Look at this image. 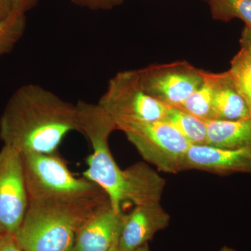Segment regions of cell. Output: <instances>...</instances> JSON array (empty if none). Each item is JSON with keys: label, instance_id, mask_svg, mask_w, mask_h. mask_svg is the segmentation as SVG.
I'll return each instance as SVG.
<instances>
[{"label": "cell", "instance_id": "obj_8", "mask_svg": "<svg viewBox=\"0 0 251 251\" xmlns=\"http://www.w3.org/2000/svg\"><path fill=\"white\" fill-rule=\"evenodd\" d=\"M28 205L22 155L4 145L0 151V234L17 232Z\"/></svg>", "mask_w": 251, "mask_h": 251}, {"label": "cell", "instance_id": "obj_21", "mask_svg": "<svg viewBox=\"0 0 251 251\" xmlns=\"http://www.w3.org/2000/svg\"><path fill=\"white\" fill-rule=\"evenodd\" d=\"M0 251H23L15 241L14 236L0 234Z\"/></svg>", "mask_w": 251, "mask_h": 251}, {"label": "cell", "instance_id": "obj_11", "mask_svg": "<svg viewBox=\"0 0 251 251\" xmlns=\"http://www.w3.org/2000/svg\"><path fill=\"white\" fill-rule=\"evenodd\" d=\"M126 215L110 201L96 211L77 232L75 245L81 251H108L119 240Z\"/></svg>", "mask_w": 251, "mask_h": 251}, {"label": "cell", "instance_id": "obj_2", "mask_svg": "<svg viewBox=\"0 0 251 251\" xmlns=\"http://www.w3.org/2000/svg\"><path fill=\"white\" fill-rule=\"evenodd\" d=\"M109 201L106 194L84 199L29 201L15 241L23 251H70L81 227Z\"/></svg>", "mask_w": 251, "mask_h": 251}, {"label": "cell", "instance_id": "obj_20", "mask_svg": "<svg viewBox=\"0 0 251 251\" xmlns=\"http://www.w3.org/2000/svg\"><path fill=\"white\" fill-rule=\"evenodd\" d=\"M40 0H11L13 12L25 14L38 4Z\"/></svg>", "mask_w": 251, "mask_h": 251}, {"label": "cell", "instance_id": "obj_10", "mask_svg": "<svg viewBox=\"0 0 251 251\" xmlns=\"http://www.w3.org/2000/svg\"><path fill=\"white\" fill-rule=\"evenodd\" d=\"M134 206L126 218L119 238L118 251H130L143 247L169 225L171 217L159 202Z\"/></svg>", "mask_w": 251, "mask_h": 251}, {"label": "cell", "instance_id": "obj_25", "mask_svg": "<svg viewBox=\"0 0 251 251\" xmlns=\"http://www.w3.org/2000/svg\"><path fill=\"white\" fill-rule=\"evenodd\" d=\"M220 251H237L235 250V249H233V248H231L229 247H227V246H225V247L221 248V250Z\"/></svg>", "mask_w": 251, "mask_h": 251}, {"label": "cell", "instance_id": "obj_13", "mask_svg": "<svg viewBox=\"0 0 251 251\" xmlns=\"http://www.w3.org/2000/svg\"><path fill=\"white\" fill-rule=\"evenodd\" d=\"M207 126L206 145L225 150L251 148V119L211 120Z\"/></svg>", "mask_w": 251, "mask_h": 251}, {"label": "cell", "instance_id": "obj_19", "mask_svg": "<svg viewBox=\"0 0 251 251\" xmlns=\"http://www.w3.org/2000/svg\"><path fill=\"white\" fill-rule=\"evenodd\" d=\"M72 2L80 7L92 11H105L116 7L123 2V0H72Z\"/></svg>", "mask_w": 251, "mask_h": 251}, {"label": "cell", "instance_id": "obj_24", "mask_svg": "<svg viewBox=\"0 0 251 251\" xmlns=\"http://www.w3.org/2000/svg\"><path fill=\"white\" fill-rule=\"evenodd\" d=\"M130 251H150V249H149L148 244H146L143 246V247H140L138 248V249Z\"/></svg>", "mask_w": 251, "mask_h": 251}, {"label": "cell", "instance_id": "obj_16", "mask_svg": "<svg viewBox=\"0 0 251 251\" xmlns=\"http://www.w3.org/2000/svg\"><path fill=\"white\" fill-rule=\"evenodd\" d=\"M212 17L219 21L242 20L251 28V0H209Z\"/></svg>", "mask_w": 251, "mask_h": 251}, {"label": "cell", "instance_id": "obj_9", "mask_svg": "<svg viewBox=\"0 0 251 251\" xmlns=\"http://www.w3.org/2000/svg\"><path fill=\"white\" fill-rule=\"evenodd\" d=\"M192 169L221 175L251 174V148L225 150L206 145H191L183 171Z\"/></svg>", "mask_w": 251, "mask_h": 251}, {"label": "cell", "instance_id": "obj_4", "mask_svg": "<svg viewBox=\"0 0 251 251\" xmlns=\"http://www.w3.org/2000/svg\"><path fill=\"white\" fill-rule=\"evenodd\" d=\"M21 155L29 201L84 199L106 194L90 180L74 176L57 152Z\"/></svg>", "mask_w": 251, "mask_h": 251}, {"label": "cell", "instance_id": "obj_17", "mask_svg": "<svg viewBox=\"0 0 251 251\" xmlns=\"http://www.w3.org/2000/svg\"><path fill=\"white\" fill-rule=\"evenodd\" d=\"M229 72L249 109L251 119V57L241 49L231 60Z\"/></svg>", "mask_w": 251, "mask_h": 251}, {"label": "cell", "instance_id": "obj_7", "mask_svg": "<svg viewBox=\"0 0 251 251\" xmlns=\"http://www.w3.org/2000/svg\"><path fill=\"white\" fill-rule=\"evenodd\" d=\"M202 72L186 61L154 64L137 70L145 92L171 107L179 106L202 85Z\"/></svg>", "mask_w": 251, "mask_h": 251}, {"label": "cell", "instance_id": "obj_22", "mask_svg": "<svg viewBox=\"0 0 251 251\" xmlns=\"http://www.w3.org/2000/svg\"><path fill=\"white\" fill-rule=\"evenodd\" d=\"M241 49L251 57V28L245 26L240 38Z\"/></svg>", "mask_w": 251, "mask_h": 251}, {"label": "cell", "instance_id": "obj_12", "mask_svg": "<svg viewBox=\"0 0 251 251\" xmlns=\"http://www.w3.org/2000/svg\"><path fill=\"white\" fill-rule=\"evenodd\" d=\"M212 90L213 120H238L250 118L249 109L229 71L219 74L206 72Z\"/></svg>", "mask_w": 251, "mask_h": 251}, {"label": "cell", "instance_id": "obj_26", "mask_svg": "<svg viewBox=\"0 0 251 251\" xmlns=\"http://www.w3.org/2000/svg\"><path fill=\"white\" fill-rule=\"evenodd\" d=\"M117 245H118V241L112 245L111 249H110L108 251H118V249H117Z\"/></svg>", "mask_w": 251, "mask_h": 251}, {"label": "cell", "instance_id": "obj_5", "mask_svg": "<svg viewBox=\"0 0 251 251\" xmlns=\"http://www.w3.org/2000/svg\"><path fill=\"white\" fill-rule=\"evenodd\" d=\"M98 104L123 131L130 126L165 121L169 106L149 95L140 84L137 70L117 73L109 81Z\"/></svg>", "mask_w": 251, "mask_h": 251}, {"label": "cell", "instance_id": "obj_3", "mask_svg": "<svg viewBox=\"0 0 251 251\" xmlns=\"http://www.w3.org/2000/svg\"><path fill=\"white\" fill-rule=\"evenodd\" d=\"M78 130L90 142L93 152L87 157L88 168L83 177L90 180L106 193L115 210L123 212L129 204V186L127 172L122 170L114 159L108 140L115 122L98 103L78 100L76 104Z\"/></svg>", "mask_w": 251, "mask_h": 251}, {"label": "cell", "instance_id": "obj_18", "mask_svg": "<svg viewBox=\"0 0 251 251\" xmlns=\"http://www.w3.org/2000/svg\"><path fill=\"white\" fill-rule=\"evenodd\" d=\"M25 15L13 12L0 21V57L9 53L24 34Z\"/></svg>", "mask_w": 251, "mask_h": 251}, {"label": "cell", "instance_id": "obj_6", "mask_svg": "<svg viewBox=\"0 0 251 251\" xmlns=\"http://www.w3.org/2000/svg\"><path fill=\"white\" fill-rule=\"evenodd\" d=\"M145 161L160 171L175 174L183 165L191 143L169 122H145L123 130Z\"/></svg>", "mask_w": 251, "mask_h": 251}, {"label": "cell", "instance_id": "obj_27", "mask_svg": "<svg viewBox=\"0 0 251 251\" xmlns=\"http://www.w3.org/2000/svg\"><path fill=\"white\" fill-rule=\"evenodd\" d=\"M70 251H81L80 249H79L78 247H77V246L75 245L74 246V247H73V249Z\"/></svg>", "mask_w": 251, "mask_h": 251}, {"label": "cell", "instance_id": "obj_23", "mask_svg": "<svg viewBox=\"0 0 251 251\" xmlns=\"http://www.w3.org/2000/svg\"><path fill=\"white\" fill-rule=\"evenodd\" d=\"M13 13L11 0H0V21H4Z\"/></svg>", "mask_w": 251, "mask_h": 251}, {"label": "cell", "instance_id": "obj_14", "mask_svg": "<svg viewBox=\"0 0 251 251\" xmlns=\"http://www.w3.org/2000/svg\"><path fill=\"white\" fill-rule=\"evenodd\" d=\"M166 122L181 133L191 145H205L207 138L206 122L202 119L176 108L169 106Z\"/></svg>", "mask_w": 251, "mask_h": 251}, {"label": "cell", "instance_id": "obj_1", "mask_svg": "<svg viewBox=\"0 0 251 251\" xmlns=\"http://www.w3.org/2000/svg\"><path fill=\"white\" fill-rule=\"evenodd\" d=\"M74 130H78L76 105L36 84L18 88L0 117V139L21 154L56 153Z\"/></svg>", "mask_w": 251, "mask_h": 251}, {"label": "cell", "instance_id": "obj_15", "mask_svg": "<svg viewBox=\"0 0 251 251\" xmlns=\"http://www.w3.org/2000/svg\"><path fill=\"white\" fill-rule=\"evenodd\" d=\"M204 82L197 90L176 108L181 109L204 121L213 120L212 90L209 80L203 75Z\"/></svg>", "mask_w": 251, "mask_h": 251}]
</instances>
